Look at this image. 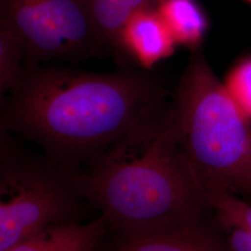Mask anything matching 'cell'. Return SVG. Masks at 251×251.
Instances as JSON below:
<instances>
[{"instance_id":"6da1fadb","label":"cell","mask_w":251,"mask_h":251,"mask_svg":"<svg viewBox=\"0 0 251 251\" xmlns=\"http://www.w3.org/2000/svg\"><path fill=\"white\" fill-rule=\"evenodd\" d=\"M150 71L96 73L27 63L1 98L0 130L37 144L50 161L80 170L166 102Z\"/></svg>"},{"instance_id":"7a4b0ae2","label":"cell","mask_w":251,"mask_h":251,"mask_svg":"<svg viewBox=\"0 0 251 251\" xmlns=\"http://www.w3.org/2000/svg\"><path fill=\"white\" fill-rule=\"evenodd\" d=\"M82 198L117 233L206 218L211 211L182 152L166 102L75 172Z\"/></svg>"},{"instance_id":"3957f363","label":"cell","mask_w":251,"mask_h":251,"mask_svg":"<svg viewBox=\"0 0 251 251\" xmlns=\"http://www.w3.org/2000/svg\"><path fill=\"white\" fill-rule=\"evenodd\" d=\"M171 113L179 146L204 194L228 191L251 202V121L201 48L193 50Z\"/></svg>"},{"instance_id":"277c9868","label":"cell","mask_w":251,"mask_h":251,"mask_svg":"<svg viewBox=\"0 0 251 251\" xmlns=\"http://www.w3.org/2000/svg\"><path fill=\"white\" fill-rule=\"evenodd\" d=\"M77 171L27 151L0 130V251L50 226L76 222Z\"/></svg>"},{"instance_id":"5b68a950","label":"cell","mask_w":251,"mask_h":251,"mask_svg":"<svg viewBox=\"0 0 251 251\" xmlns=\"http://www.w3.org/2000/svg\"><path fill=\"white\" fill-rule=\"evenodd\" d=\"M0 27L23 40L27 63H77L104 49L87 0H0Z\"/></svg>"},{"instance_id":"8992f818","label":"cell","mask_w":251,"mask_h":251,"mask_svg":"<svg viewBox=\"0 0 251 251\" xmlns=\"http://www.w3.org/2000/svg\"><path fill=\"white\" fill-rule=\"evenodd\" d=\"M107 251H230L225 233L206 218L138 233H117Z\"/></svg>"},{"instance_id":"52a82bcc","label":"cell","mask_w":251,"mask_h":251,"mask_svg":"<svg viewBox=\"0 0 251 251\" xmlns=\"http://www.w3.org/2000/svg\"><path fill=\"white\" fill-rule=\"evenodd\" d=\"M176 46L156 9H146L135 13L126 22L114 53L130 59L138 68L150 71L156 63L171 57Z\"/></svg>"},{"instance_id":"ba28073f","label":"cell","mask_w":251,"mask_h":251,"mask_svg":"<svg viewBox=\"0 0 251 251\" xmlns=\"http://www.w3.org/2000/svg\"><path fill=\"white\" fill-rule=\"evenodd\" d=\"M108 227L103 215L84 225L72 222L52 225L5 251H95Z\"/></svg>"},{"instance_id":"9c48e42d","label":"cell","mask_w":251,"mask_h":251,"mask_svg":"<svg viewBox=\"0 0 251 251\" xmlns=\"http://www.w3.org/2000/svg\"><path fill=\"white\" fill-rule=\"evenodd\" d=\"M155 9L177 45L192 50L200 49L208 23L196 0H158Z\"/></svg>"},{"instance_id":"30bf717a","label":"cell","mask_w":251,"mask_h":251,"mask_svg":"<svg viewBox=\"0 0 251 251\" xmlns=\"http://www.w3.org/2000/svg\"><path fill=\"white\" fill-rule=\"evenodd\" d=\"M158 0H87L90 16L103 48L115 52L118 36L135 13L155 9Z\"/></svg>"},{"instance_id":"8fae6325","label":"cell","mask_w":251,"mask_h":251,"mask_svg":"<svg viewBox=\"0 0 251 251\" xmlns=\"http://www.w3.org/2000/svg\"><path fill=\"white\" fill-rule=\"evenodd\" d=\"M205 198L220 229L241 230L251 234V202L228 191L205 193Z\"/></svg>"},{"instance_id":"7c38bea8","label":"cell","mask_w":251,"mask_h":251,"mask_svg":"<svg viewBox=\"0 0 251 251\" xmlns=\"http://www.w3.org/2000/svg\"><path fill=\"white\" fill-rule=\"evenodd\" d=\"M26 64V50L23 40L12 31L0 27L1 98L18 84Z\"/></svg>"},{"instance_id":"4fadbf2b","label":"cell","mask_w":251,"mask_h":251,"mask_svg":"<svg viewBox=\"0 0 251 251\" xmlns=\"http://www.w3.org/2000/svg\"><path fill=\"white\" fill-rule=\"evenodd\" d=\"M224 85L236 105L251 121V58L235 64L226 75Z\"/></svg>"},{"instance_id":"5bb4252c","label":"cell","mask_w":251,"mask_h":251,"mask_svg":"<svg viewBox=\"0 0 251 251\" xmlns=\"http://www.w3.org/2000/svg\"><path fill=\"white\" fill-rule=\"evenodd\" d=\"M230 251H251V234L241 230L224 232Z\"/></svg>"},{"instance_id":"9a60e30c","label":"cell","mask_w":251,"mask_h":251,"mask_svg":"<svg viewBox=\"0 0 251 251\" xmlns=\"http://www.w3.org/2000/svg\"><path fill=\"white\" fill-rule=\"evenodd\" d=\"M247 1H249V2H250V3H251V0H247Z\"/></svg>"}]
</instances>
